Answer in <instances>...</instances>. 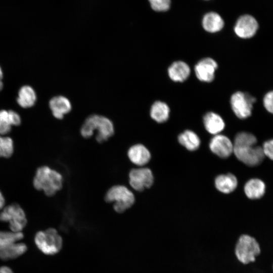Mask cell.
<instances>
[{"label": "cell", "instance_id": "obj_29", "mask_svg": "<svg viewBox=\"0 0 273 273\" xmlns=\"http://www.w3.org/2000/svg\"><path fill=\"white\" fill-rule=\"evenodd\" d=\"M262 148L264 156L273 160V139L265 141Z\"/></svg>", "mask_w": 273, "mask_h": 273}, {"label": "cell", "instance_id": "obj_14", "mask_svg": "<svg viewBox=\"0 0 273 273\" xmlns=\"http://www.w3.org/2000/svg\"><path fill=\"white\" fill-rule=\"evenodd\" d=\"M49 107L53 115L57 119H62L72 109L69 100L63 96L52 98L49 101Z\"/></svg>", "mask_w": 273, "mask_h": 273}, {"label": "cell", "instance_id": "obj_28", "mask_svg": "<svg viewBox=\"0 0 273 273\" xmlns=\"http://www.w3.org/2000/svg\"><path fill=\"white\" fill-rule=\"evenodd\" d=\"M152 9L157 12L167 11L170 5V0H149Z\"/></svg>", "mask_w": 273, "mask_h": 273}, {"label": "cell", "instance_id": "obj_11", "mask_svg": "<svg viewBox=\"0 0 273 273\" xmlns=\"http://www.w3.org/2000/svg\"><path fill=\"white\" fill-rule=\"evenodd\" d=\"M258 24L256 19L249 15L240 17L237 20L235 27V33L242 38H248L256 33Z\"/></svg>", "mask_w": 273, "mask_h": 273}, {"label": "cell", "instance_id": "obj_37", "mask_svg": "<svg viewBox=\"0 0 273 273\" xmlns=\"http://www.w3.org/2000/svg\"><path fill=\"white\" fill-rule=\"evenodd\" d=\"M0 136H1V135H0Z\"/></svg>", "mask_w": 273, "mask_h": 273}, {"label": "cell", "instance_id": "obj_36", "mask_svg": "<svg viewBox=\"0 0 273 273\" xmlns=\"http://www.w3.org/2000/svg\"><path fill=\"white\" fill-rule=\"evenodd\" d=\"M272 269H273V266H272Z\"/></svg>", "mask_w": 273, "mask_h": 273}, {"label": "cell", "instance_id": "obj_13", "mask_svg": "<svg viewBox=\"0 0 273 273\" xmlns=\"http://www.w3.org/2000/svg\"><path fill=\"white\" fill-rule=\"evenodd\" d=\"M127 155L131 163L140 167L147 164L151 159L150 151L141 144L130 147L127 150Z\"/></svg>", "mask_w": 273, "mask_h": 273}, {"label": "cell", "instance_id": "obj_35", "mask_svg": "<svg viewBox=\"0 0 273 273\" xmlns=\"http://www.w3.org/2000/svg\"><path fill=\"white\" fill-rule=\"evenodd\" d=\"M3 87V83L2 80H0V91L2 89Z\"/></svg>", "mask_w": 273, "mask_h": 273}, {"label": "cell", "instance_id": "obj_2", "mask_svg": "<svg viewBox=\"0 0 273 273\" xmlns=\"http://www.w3.org/2000/svg\"><path fill=\"white\" fill-rule=\"evenodd\" d=\"M63 184L62 174L47 166L37 168L33 180L34 187L42 190L48 196H53L60 191Z\"/></svg>", "mask_w": 273, "mask_h": 273}, {"label": "cell", "instance_id": "obj_3", "mask_svg": "<svg viewBox=\"0 0 273 273\" xmlns=\"http://www.w3.org/2000/svg\"><path fill=\"white\" fill-rule=\"evenodd\" d=\"M34 241L38 249L44 255L48 256L59 253L64 245L62 237L58 231L53 228L36 232L34 237Z\"/></svg>", "mask_w": 273, "mask_h": 273}, {"label": "cell", "instance_id": "obj_25", "mask_svg": "<svg viewBox=\"0 0 273 273\" xmlns=\"http://www.w3.org/2000/svg\"><path fill=\"white\" fill-rule=\"evenodd\" d=\"M257 143V139L253 134L247 132H240L235 138L234 147L254 146Z\"/></svg>", "mask_w": 273, "mask_h": 273}, {"label": "cell", "instance_id": "obj_8", "mask_svg": "<svg viewBox=\"0 0 273 273\" xmlns=\"http://www.w3.org/2000/svg\"><path fill=\"white\" fill-rule=\"evenodd\" d=\"M128 178L130 187L138 192L151 187L154 182L152 172L147 167L131 169L128 173Z\"/></svg>", "mask_w": 273, "mask_h": 273}, {"label": "cell", "instance_id": "obj_10", "mask_svg": "<svg viewBox=\"0 0 273 273\" xmlns=\"http://www.w3.org/2000/svg\"><path fill=\"white\" fill-rule=\"evenodd\" d=\"M217 67L218 65L214 59L211 58H203L195 66L196 76L201 81L210 82L214 79Z\"/></svg>", "mask_w": 273, "mask_h": 273}, {"label": "cell", "instance_id": "obj_4", "mask_svg": "<svg viewBox=\"0 0 273 273\" xmlns=\"http://www.w3.org/2000/svg\"><path fill=\"white\" fill-rule=\"evenodd\" d=\"M105 200L108 203H113L114 211L122 213L133 205L135 197L127 187L124 185H117L111 187L107 191Z\"/></svg>", "mask_w": 273, "mask_h": 273}, {"label": "cell", "instance_id": "obj_1", "mask_svg": "<svg viewBox=\"0 0 273 273\" xmlns=\"http://www.w3.org/2000/svg\"><path fill=\"white\" fill-rule=\"evenodd\" d=\"M96 131V141L102 143L107 141L114 133L112 121L108 118L97 114L89 116L84 121L80 128L81 135L84 138H89Z\"/></svg>", "mask_w": 273, "mask_h": 273}, {"label": "cell", "instance_id": "obj_32", "mask_svg": "<svg viewBox=\"0 0 273 273\" xmlns=\"http://www.w3.org/2000/svg\"><path fill=\"white\" fill-rule=\"evenodd\" d=\"M0 273H14L13 270L7 266L0 267Z\"/></svg>", "mask_w": 273, "mask_h": 273}, {"label": "cell", "instance_id": "obj_7", "mask_svg": "<svg viewBox=\"0 0 273 273\" xmlns=\"http://www.w3.org/2000/svg\"><path fill=\"white\" fill-rule=\"evenodd\" d=\"M255 101L256 99L250 94L239 91L232 95L230 103L235 114L239 118L244 119L251 115Z\"/></svg>", "mask_w": 273, "mask_h": 273}, {"label": "cell", "instance_id": "obj_26", "mask_svg": "<svg viewBox=\"0 0 273 273\" xmlns=\"http://www.w3.org/2000/svg\"><path fill=\"white\" fill-rule=\"evenodd\" d=\"M14 152L13 140L8 136H0V157L9 158Z\"/></svg>", "mask_w": 273, "mask_h": 273}, {"label": "cell", "instance_id": "obj_19", "mask_svg": "<svg viewBox=\"0 0 273 273\" xmlns=\"http://www.w3.org/2000/svg\"><path fill=\"white\" fill-rule=\"evenodd\" d=\"M36 101V94L34 89L29 85L22 86L18 94L17 102L23 108L32 107Z\"/></svg>", "mask_w": 273, "mask_h": 273}, {"label": "cell", "instance_id": "obj_31", "mask_svg": "<svg viewBox=\"0 0 273 273\" xmlns=\"http://www.w3.org/2000/svg\"><path fill=\"white\" fill-rule=\"evenodd\" d=\"M8 113L10 121L12 126H18L20 125L21 120L19 114L13 110L8 111Z\"/></svg>", "mask_w": 273, "mask_h": 273}, {"label": "cell", "instance_id": "obj_24", "mask_svg": "<svg viewBox=\"0 0 273 273\" xmlns=\"http://www.w3.org/2000/svg\"><path fill=\"white\" fill-rule=\"evenodd\" d=\"M23 238L24 235L22 232L0 231V251L8 248L16 242H20Z\"/></svg>", "mask_w": 273, "mask_h": 273}, {"label": "cell", "instance_id": "obj_16", "mask_svg": "<svg viewBox=\"0 0 273 273\" xmlns=\"http://www.w3.org/2000/svg\"><path fill=\"white\" fill-rule=\"evenodd\" d=\"M203 123L206 130L212 134H219L225 127L222 118L213 112H209L205 114Z\"/></svg>", "mask_w": 273, "mask_h": 273}, {"label": "cell", "instance_id": "obj_5", "mask_svg": "<svg viewBox=\"0 0 273 273\" xmlns=\"http://www.w3.org/2000/svg\"><path fill=\"white\" fill-rule=\"evenodd\" d=\"M260 253V245L255 238L247 234L240 236L235 248V254L239 261L244 264L253 262Z\"/></svg>", "mask_w": 273, "mask_h": 273}, {"label": "cell", "instance_id": "obj_20", "mask_svg": "<svg viewBox=\"0 0 273 273\" xmlns=\"http://www.w3.org/2000/svg\"><path fill=\"white\" fill-rule=\"evenodd\" d=\"M202 25L206 31L215 33L222 29L224 22L219 14L214 12H210L204 16Z\"/></svg>", "mask_w": 273, "mask_h": 273}, {"label": "cell", "instance_id": "obj_30", "mask_svg": "<svg viewBox=\"0 0 273 273\" xmlns=\"http://www.w3.org/2000/svg\"><path fill=\"white\" fill-rule=\"evenodd\" d=\"M263 105L267 111L273 114V90L269 92L265 95Z\"/></svg>", "mask_w": 273, "mask_h": 273}, {"label": "cell", "instance_id": "obj_23", "mask_svg": "<svg viewBox=\"0 0 273 273\" xmlns=\"http://www.w3.org/2000/svg\"><path fill=\"white\" fill-rule=\"evenodd\" d=\"M27 250V246L25 243L18 242L1 251L0 259L3 260L15 259L24 254Z\"/></svg>", "mask_w": 273, "mask_h": 273}, {"label": "cell", "instance_id": "obj_21", "mask_svg": "<svg viewBox=\"0 0 273 273\" xmlns=\"http://www.w3.org/2000/svg\"><path fill=\"white\" fill-rule=\"evenodd\" d=\"M170 109L166 103L157 101L155 102L150 109L151 118L158 123L166 121L169 117Z\"/></svg>", "mask_w": 273, "mask_h": 273}, {"label": "cell", "instance_id": "obj_22", "mask_svg": "<svg viewBox=\"0 0 273 273\" xmlns=\"http://www.w3.org/2000/svg\"><path fill=\"white\" fill-rule=\"evenodd\" d=\"M178 142L189 151L197 150L200 145V140L198 135L194 131L186 130L178 136Z\"/></svg>", "mask_w": 273, "mask_h": 273}, {"label": "cell", "instance_id": "obj_9", "mask_svg": "<svg viewBox=\"0 0 273 273\" xmlns=\"http://www.w3.org/2000/svg\"><path fill=\"white\" fill-rule=\"evenodd\" d=\"M233 152L239 160L249 166L258 165L265 157L262 147L259 146L234 147Z\"/></svg>", "mask_w": 273, "mask_h": 273}, {"label": "cell", "instance_id": "obj_17", "mask_svg": "<svg viewBox=\"0 0 273 273\" xmlns=\"http://www.w3.org/2000/svg\"><path fill=\"white\" fill-rule=\"evenodd\" d=\"M244 192L250 199H258L261 198L265 192L264 183L258 178L249 179L244 186Z\"/></svg>", "mask_w": 273, "mask_h": 273}, {"label": "cell", "instance_id": "obj_27", "mask_svg": "<svg viewBox=\"0 0 273 273\" xmlns=\"http://www.w3.org/2000/svg\"><path fill=\"white\" fill-rule=\"evenodd\" d=\"M8 111L0 110V135L8 133L11 130Z\"/></svg>", "mask_w": 273, "mask_h": 273}, {"label": "cell", "instance_id": "obj_34", "mask_svg": "<svg viewBox=\"0 0 273 273\" xmlns=\"http://www.w3.org/2000/svg\"><path fill=\"white\" fill-rule=\"evenodd\" d=\"M3 77V72L2 68L0 66V80H2Z\"/></svg>", "mask_w": 273, "mask_h": 273}, {"label": "cell", "instance_id": "obj_33", "mask_svg": "<svg viewBox=\"0 0 273 273\" xmlns=\"http://www.w3.org/2000/svg\"><path fill=\"white\" fill-rule=\"evenodd\" d=\"M5 203V200L4 197L0 191V210L3 208Z\"/></svg>", "mask_w": 273, "mask_h": 273}, {"label": "cell", "instance_id": "obj_6", "mask_svg": "<svg viewBox=\"0 0 273 273\" xmlns=\"http://www.w3.org/2000/svg\"><path fill=\"white\" fill-rule=\"evenodd\" d=\"M0 221L9 222L11 231L21 232L27 224L23 209L18 204H12L0 212Z\"/></svg>", "mask_w": 273, "mask_h": 273}, {"label": "cell", "instance_id": "obj_18", "mask_svg": "<svg viewBox=\"0 0 273 273\" xmlns=\"http://www.w3.org/2000/svg\"><path fill=\"white\" fill-rule=\"evenodd\" d=\"M237 185V178L232 173L218 175L215 179V187L223 193L228 194L233 192Z\"/></svg>", "mask_w": 273, "mask_h": 273}, {"label": "cell", "instance_id": "obj_15", "mask_svg": "<svg viewBox=\"0 0 273 273\" xmlns=\"http://www.w3.org/2000/svg\"><path fill=\"white\" fill-rule=\"evenodd\" d=\"M189 66L185 62L177 61L172 63L168 69L169 78L174 82H183L190 74Z\"/></svg>", "mask_w": 273, "mask_h": 273}, {"label": "cell", "instance_id": "obj_12", "mask_svg": "<svg viewBox=\"0 0 273 273\" xmlns=\"http://www.w3.org/2000/svg\"><path fill=\"white\" fill-rule=\"evenodd\" d=\"M209 148L217 156L226 158L234 152V145L226 136L221 134L215 135L210 140Z\"/></svg>", "mask_w": 273, "mask_h": 273}]
</instances>
